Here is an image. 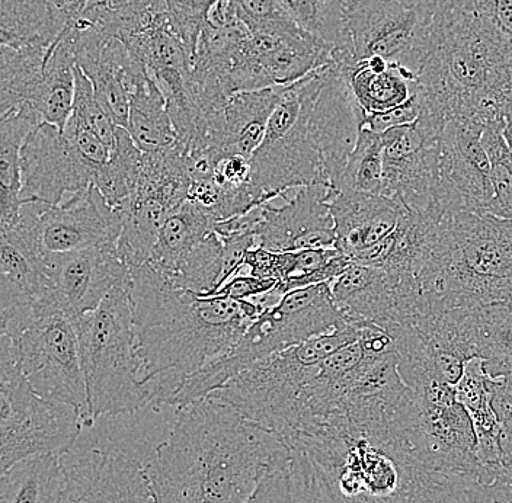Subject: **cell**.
<instances>
[{"mask_svg": "<svg viewBox=\"0 0 512 503\" xmlns=\"http://www.w3.org/2000/svg\"><path fill=\"white\" fill-rule=\"evenodd\" d=\"M35 233L43 255L117 246L123 223L96 187L72 195L60 205L32 201Z\"/></svg>", "mask_w": 512, "mask_h": 503, "instance_id": "cell-20", "label": "cell"}, {"mask_svg": "<svg viewBox=\"0 0 512 503\" xmlns=\"http://www.w3.org/2000/svg\"><path fill=\"white\" fill-rule=\"evenodd\" d=\"M328 185H309L294 191L293 197L261 205V217L254 235L259 248L296 252L335 248V221L328 205Z\"/></svg>", "mask_w": 512, "mask_h": 503, "instance_id": "cell-22", "label": "cell"}, {"mask_svg": "<svg viewBox=\"0 0 512 503\" xmlns=\"http://www.w3.org/2000/svg\"><path fill=\"white\" fill-rule=\"evenodd\" d=\"M418 281L427 313L511 301L512 220L446 214L432 233Z\"/></svg>", "mask_w": 512, "mask_h": 503, "instance_id": "cell-5", "label": "cell"}, {"mask_svg": "<svg viewBox=\"0 0 512 503\" xmlns=\"http://www.w3.org/2000/svg\"><path fill=\"white\" fill-rule=\"evenodd\" d=\"M437 0H357L347 11L354 62L380 57L418 80Z\"/></svg>", "mask_w": 512, "mask_h": 503, "instance_id": "cell-16", "label": "cell"}, {"mask_svg": "<svg viewBox=\"0 0 512 503\" xmlns=\"http://www.w3.org/2000/svg\"><path fill=\"white\" fill-rule=\"evenodd\" d=\"M249 32H270L291 18L278 0H229Z\"/></svg>", "mask_w": 512, "mask_h": 503, "instance_id": "cell-41", "label": "cell"}, {"mask_svg": "<svg viewBox=\"0 0 512 503\" xmlns=\"http://www.w3.org/2000/svg\"><path fill=\"white\" fill-rule=\"evenodd\" d=\"M70 22L64 0H0L2 46L51 47Z\"/></svg>", "mask_w": 512, "mask_h": 503, "instance_id": "cell-29", "label": "cell"}, {"mask_svg": "<svg viewBox=\"0 0 512 503\" xmlns=\"http://www.w3.org/2000/svg\"><path fill=\"white\" fill-rule=\"evenodd\" d=\"M329 66L281 88L267 133L251 159L261 205L309 185L331 187L316 126V104Z\"/></svg>", "mask_w": 512, "mask_h": 503, "instance_id": "cell-8", "label": "cell"}, {"mask_svg": "<svg viewBox=\"0 0 512 503\" xmlns=\"http://www.w3.org/2000/svg\"><path fill=\"white\" fill-rule=\"evenodd\" d=\"M211 214L187 201L169 214L147 264L171 281L188 255L216 229Z\"/></svg>", "mask_w": 512, "mask_h": 503, "instance_id": "cell-31", "label": "cell"}, {"mask_svg": "<svg viewBox=\"0 0 512 503\" xmlns=\"http://www.w3.org/2000/svg\"><path fill=\"white\" fill-rule=\"evenodd\" d=\"M126 130L143 153L165 152L179 143L165 98L150 78L131 94Z\"/></svg>", "mask_w": 512, "mask_h": 503, "instance_id": "cell-32", "label": "cell"}, {"mask_svg": "<svg viewBox=\"0 0 512 503\" xmlns=\"http://www.w3.org/2000/svg\"><path fill=\"white\" fill-rule=\"evenodd\" d=\"M277 284V281L262 280L254 275L246 274L245 271H240L238 275L223 284L219 290L208 294H198V296L220 300H251L254 297L262 296V294L270 293L277 287Z\"/></svg>", "mask_w": 512, "mask_h": 503, "instance_id": "cell-44", "label": "cell"}, {"mask_svg": "<svg viewBox=\"0 0 512 503\" xmlns=\"http://www.w3.org/2000/svg\"><path fill=\"white\" fill-rule=\"evenodd\" d=\"M219 0H166L165 16L169 27L194 59L201 32L208 24V14Z\"/></svg>", "mask_w": 512, "mask_h": 503, "instance_id": "cell-40", "label": "cell"}, {"mask_svg": "<svg viewBox=\"0 0 512 503\" xmlns=\"http://www.w3.org/2000/svg\"><path fill=\"white\" fill-rule=\"evenodd\" d=\"M194 172V159L179 143L165 152L143 153L136 188L117 208L123 223L117 249L128 268L150 261L163 223L187 203Z\"/></svg>", "mask_w": 512, "mask_h": 503, "instance_id": "cell-15", "label": "cell"}, {"mask_svg": "<svg viewBox=\"0 0 512 503\" xmlns=\"http://www.w3.org/2000/svg\"><path fill=\"white\" fill-rule=\"evenodd\" d=\"M70 118L80 126L88 128L111 150H114L118 126L96 98L94 85L78 64L75 70V102H73Z\"/></svg>", "mask_w": 512, "mask_h": 503, "instance_id": "cell-39", "label": "cell"}, {"mask_svg": "<svg viewBox=\"0 0 512 503\" xmlns=\"http://www.w3.org/2000/svg\"><path fill=\"white\" fill-rule=\"evenodd\" d=\"M491 383L485 361L473 358L464 365L463 376L454 387L475 426L480 461L498 479L505 473V454L501 424L492 406Z\"/></svg>", "mask_w": 512, "mask_h": 503, "instance_id": "cell-27", "label": "cell"}, {"mask_svg": "<svg viewBox=\"0 0 512 503\" xmlns=\"http://www.w3.org/2000/svg\"><path fill=\"white\" fill-rule=\"evenodd\" d=\"M143 152L134 144L126 128H117V142L110 162L99 175L95 187L117 210L133 194L142 169Z\"/></svg>", "mask_w": 512, "mask_h": 503, "instance_id": "cell-36", "label": "cell"}, {"mask_svg": "<svg viewBox=\"0 0 512 503\" xmlns=\"http://www.w3.org/2000/svg\"><path fill=\"white\" fill-rule=\"evenodd\" d=\"M338 249H307V251L280 252L254 248L246 253L245 272L262 280L277 283L293 275L310 274L325 267L338 255Z\"/></svg>", "mask_w": 512, "mask_h": 503, "instance_id": "cell-37", "label": "cell"}, {"mask_svg": "<svg viewBox=\"0 0 512 503\" xmlns=\"http://www.w3.org/2000/svg\"><path fill=\"white\" fill-rule=\"evenodd\" d=\"M163 438L117 432L98 424L83 429L59 457L56 503H155L144 466Z\"/></svg>", "mask_w": 512, "mask_h": 503, "instance_id": "cell-10", "label": "cell"}, {"mask_svg": "<svg viewBox=\"0 0 512 503\" xmlns=\"http://www.w3.org/2000/svg\"><path fill=\"white\" fill-rule=\"evenodd\" d=\"M427 345L441 376L456 386L464 365L478 357L475 309L430 312L411 323Z\"/></svg>", "mask_w": 512, "mask_h": 503, "instance_id": "cell-26", "label": "cell"}, {"mask_svg": "<svg viewBox=\"0 0 512 503\" xmlns=\"http://www.w3.org/2000/svg\"><path fill=\"white\" fill-rule=\"evenodd\" d=\"M22 201L60 205L72 195L95 187L98 168L78 144L53 124L41 123L21 150Z\"/></svg>", "mask_w": 512, "mask_h": 503, "instance_id": "cell-18", "label": "cell"}, {"mask_svg": "<svg viewBox=\"0 0 512 503\" xmlns=\"http://www.w3.org/2000/svg\"><path fill=\"white\" fill-rule=\"evenodd\" d=\"M418 123L443 136L450 121L504 123L512 102V44L485 24L473 0H437L418 78Z\"/></svg>", "mask_w": 512, "mask_h": 503, "instance_id": "cell-4", "label": "cell"}, {"mask_svg": "<svg viewBox=\"0 0 512 503\" xmlns=\"http://www.w3.org/2000/svg\"><path fill=\"white\" fill-rule=\"evenodd\" d=\"M288 461L278 435L208 396L175 409L144 472L155 503H246L265 470Z\"/></svg>", "mask_w": 512, "mask_h": 503, "instance_id": "cell-2", "label": "cell"}, {"mask_svg": "<svg viewBox=\"0 0 512 503\" xmlns=\"http://www.w3.org/2000/svg\"><path fill=\"white\" fill-rule=\"evenodd\" d=\"M60 476L59 457L25 458L2 473L0 503H56Z\"/></svg>", "mask_w": 512, "mask_h": 503, "instance_id": "cell-33", "label": "cell"}, {"mask_svg": "<svg viewBox=\"0 0 512 503\" xmlns=\"http://www.w3.org/2000/svg\"><path fill=\"white\" fill-rule=\"evenodd\" d=\"M350 323L335 304L331 283L291 291L256 317L232 349L188 377L169 406L181 409L200 402L256 362Z\"/></svg>", "mask_w": 512, "mask_h": 503, "instance_id": "cell-6", "label": "cell"}, {"mask_svg": "<svg viewBox=\"0 0 512 503\" xmlns=\"http://www.w3.org/2000/svg\"><path fill=\"white\" fill-rule=\"evenodd\" d=\"M467 493L473 503H512V479L505 470L494 482H470Z\"/></svg>", "mask_w": 512, "mask_h": 503, "instance_id": "cell-48", "label": "cell"}, {"mask_svg": "<svg viewBox=\"0 0 512 503\" xmlns=\"http://www.w3.org/2000/svg\"><path fill=\"white\" fill-rule=\"evenodd\" d=\"M485 24L512 44V0H473Z\"/></svg>", "mask_w": 512, "mask_h": 503, "instance_id": "cell-47", "label": "cell"}, {"mask_svg": "<svg viewBox=\"0 0 512 503\" xmlns=\"http://www.w3.org/2000/svg\"><path fill=\"white\" fill-rule=\"evenodd\" d=\"M492 406L502 428L505 461L512 457V373L492 378Z\"/></svg>", "mask_w": 512, "mask_h": 503, "instance_id": "cell-43", "label": "cell"}, {"mask_svg": "<svg viewBox=\"0 0 512 503\" xmlns=\"http://www.w3.org/2000/svg\"><path fill=\"white\" fill-rule=\"evenodd\" d=\"M478 121H450L441 136L438 197L444 214L472 211L492 214V165Z\"/></svg>", "mask_w": 512, "mask_h": 503, "instance_id": "cell-19", "label": "cell"}, {"mask_svg": "<svg viewBox=\"0 0 512 503\" xmlns=\"http://www.w3.org/2000/svg\"><path fill=\"white\" fill-rule=\"evenodd\" d=\"M328 205L335 221V249L351 261L389 236L405 208L384 195L332 188Z\"/></svg>", "mask_w": 512, "mask_h": 503, "instance_id": "cell-25", "label": "cell"}, {"mask_svg": "<svg viewBox=\"0 0 512 503\" xmlns=\"http://www.w3.org/2000/svg\"><path fill=\"white\" fill-rule=\"evenodd\" d=\"M342 2V5L345 6V9H350L352 5H354L355 2H357V0H341Z\"/></svg>", "mask_w": 512, "mask_h": 503, "instance_id": "cell-50", "label": "cell"}, {"mask_svg": "<svg viewBox=\"0 0 512 503\" xmlns=\"http://www.w3.org/2000/svg\"><path fill=\"white\" fill-rule=\"evenodd\" d=\"M76 57L64 34L51 47L2 46L0 114L22 108L64 131L75 102Z\"/></svg>", "mask_w": 512, "mask_h": 503, "instance_id": "cell-14", "label": "cell"}, {"mask_svg": "<svg viewBox=\"0 0 512 503\" xmlns=\"http://www.w3.org/2000/svg\"><path fill=\"white\" fill-rule=\"evenodd\" d=\"M332 297L350 322H368L387 333L409 325L398 280L382 268L351 264L331 283Z\"/></svg>", "mask_w": 512, "mask_h": 503, "instance_id": "cell-24", "label": "cell"}, {"mask_svg": "<svg viewBox=\"0 0 512 503\" xmlns=\"http://www.w3.org/2000/svg\"><path fill=\"white\" fill-rule=\"evenodd\" d=\"M360 336V325L351 322L256 362L210 396L286 442L296 428L300 396L318 374L319 365L334 352L354 344Z\"/></svg>", "mask_w": 512, "mask_h": 503, "instance_id": "cell-9", "label": "cell"}, {"mask_svg": "<svg viewBox=\"0 0 512 503\" xmlns=\"http://www.w3.org/2000/svg\"><path fill=\"white\" fill-rule=\"evenodd\" d=\"M398 416L416 456L432 473L476 483L496 479L480 461L478 435L456 387L443 377L411 384L400 400Z\"/></svg>", "mask_w": 512, "mask_h": 503, "instance_id": "cell-11", "label": "cell"}, {"mask_svg": "<svg viewBox=\"0 0 512 503\" xmlns=\"http://www.w3.org/2000/svg\"><path fill=\"white\" fill-rule=\"evenodd\" d=\"M85 429L82 413L32 389L0 339V473L37 456L62 457Z\"/></svg>", "mask_w": 512, "mask_h": 503, "instance_id": "cell-12", "label": "cell"}, {"mask_svg": "<svg viewBox=\"0 0 512 503\" xmlns=\"http://www.w3.org/2000/svg\"><path fill=\"white\" fill-rule=\"evenodd\" d=\"M400 400L345 403L291 438V503H412L443 477L416 456L399 422Z\"/></svg>", "mask_w": 512, "mask_h": 503, "instance_id": "cell-1", "label": "cell"}, {"mask_svg": "<svg viewBox=\"0 0 512 503\" xmlns=\"http://www.w3.org/2000/svg\"><path fill=\"white\" fill-rule=\"evenodd\" d=\"M246 503H291L290 461L265 470Z\"/></svg>", "mask_w": 512, "mask_h": 503, "instance_id": "cell-42", "label": "cell"}, {"mask_svg": "<svg viewBox=\"0 0 512 503\" xmlns=\"http://www.w3.org/2000/svg\"><path fill=\"white\" fill-rule=\"evenodd\" d=\"M478 357L492 378L512 373V301L475 309Z\"/></svg>", "mask_w": 512, "mask_h": 503, "instance_id": "cell-34", "label": "cell"}, {"mask_svg": "<svg viewBox=\"0 0 512 503\" xmlns=\"http://www.w3.org/2000/svg\"><path fill=\"white\" fill-rule=\"evenodd\" d=\"M505 470H507L508 476H510L512 479V457L505 461Z\"/></svg>", "mask_w": 512, "mask_h": 503, "instance_id": "cell-49", "label": "cell"}, {"mask_svg": "<svg viewBox=\"0 0 512 503\" xmlns=\"http://www.w3.org/2000/svg\"><path fill=\"white\" fill-rule=\"evenodd\" d=\"M0 117V230L18 223L22 201L21 150L28 134L41 124L31 111L12 108Z\"/></svg>", "mask_w": 512, "mask_h": 503, "instance_id": "cell-30", "label": "cell"}, {"mask_svg": "<svg viewBox=\"0 0 512 503\" xmlns=\"http://www.w3.org/2000/svg\"><path fill=\"white\" fill-rule=\"evenodd\" d=\"M383 169L382 134L360 128L357 143L331 188L382 195Z\"/></svg>", "mask_w": 512, "mask_h": 503, "instance_id": "cell-35", "label": "cell"}, {"mask_svg": "<svg viewBox=\"0 0 512 503\" xmlns=\"http://www.w3.org/2000/svg\"><path fill=\"white\" fill-rule=\"evenodd\" d=\"M136 352L152 408L171 405L181 384L226 354L261 315L254 300L200 297L176 288L156 269H131Z\"/></svg>", "mask_w": 512, "mask_h": 503, "instance_id": "cell-3", "label": "cell"}, {"mask_svg": "<svg viewBox=\"0 0 512 503\" xmlns=\"http://www.w3.org/2000/svg\"><path fill=\"white\" fill-rule=\"evenodd\" d=\"M472 480L459 476H443L422 490L412 503H473L467 493Z\"/></svg>", "mask_w": 512, "mask_h": 503, "instance_id": "cell-45", "label": "cell"}, {"mask_svg": "<svg viewBox=\"0 0 512 503\" xmlns=\"http://www.w3.org/2000/svg\"><path fill=\"white\" fill-rule=\"evenodd\" d=\"M338 69L347 80L361 115L395 110L411 101L418 91V80L380 57L342 64Z\"/></svg>", "mask_w": 512, "mask_h": 503, "instance_id": "cell-28", "label": "cell"}, {"mask_svg": "<svg viewBox=\"0 0 512 503\" xmlns=\"http://www.w3.org/2000/svg\"><path fill=\"white\" fill-rule=\"evenodd\" d=\"M281 88L275 86L229 96L204 118L188 155L206 159L210 165L229 155L252 159L267 133L272 111L280 101Z\"/></svg>", "mask_w": 512, "mask_h": 503, "instance_id": "cell-21", "label": "cell"}, {"mask_svg": "<svg viewBox=\"0 0 512 503\" xmlns=\"http://www.w3.org/2000/svg\"><path fill=\"white\" fill-rule=\"evenodd\" d=\"M419 115H421V105H419L418 94H416L411 101L395 110L383 112V114L361 115V128L367 127L374 133L383 134L392 128L416 123Z\"/></svg>", "mask_w": 512, "mask_h": 503, "instance_id": "cell-46", "label": "cell"}, {"mask_svg": "<svg viewBox=\"0 0 512 503\" xmlns=\"http://www.w3.org/2000/svg\"><path fill=\"white\" fill-rule=\"evenodd\" d=\"M504 124L495 123L486 127L482 143L492 165L495 194L492 214L512 220V152L504 137Z\"/></svg>", "mask_w": 512, "mask_h": 503, "instance_id": "cell-38", "label": "cell"}, {"mask_svg": "<svg viewBox=\"0 0 512 503\" xmlns=\"http://www.w3.org/2000/svg\"><path fill=\"white\" fill-rule=\"evenodd\" d=\"M0 339L11 346L35 393L78 409L85 428L94 425L75 319L57 307H44L21 331L12 336L0 335Z\"/></svg>", "mask_w": 512, "mask_h": 503, "instance_id": "cell-13", "label": "cell"}, {"mask_svg": "<svg viewBox=\"0 0 512 503\" xmlns=\"http://www.w3.org/2000/svg\"><path fill=\"white\" fill-rule=\"evenodd\" d=\"M512 301V300H511Z\"/></svg>", "mask_w": 512, "mask_h": 503, "instance_id": "cell-51", "label": "cell"}, {"mask_svg": "<svg viewBox=\"0 0 512 503\" xmlns=\"http://www.w3.org/2000/svg\"><path fill=\"white\" fill-rule=\"evenodd\" d=\"M44 264L60 307L75 320L94 312L114 288H128L131 281V269L117 246L48 253Z\"/></svg>", "mask_w": 512, "mask_h": 503, "instance_id": "cell-23", "label": "cell"}, {"mask_svg": "<svg viewBox=\"0 0 512 503\" xmlns=\"http://www.w3.org/2000/svg\"><path fill=\"white\" fill-rule=\"evenodd\" d=\"M382 140V195L418 216L443 219L446 214L438 197L441 137L432 136L416 121L386 131Z\"/></svg>", "mask_w": 512, "mask_h": 503, "instance_id": "cell-17", "label": "cell"}, {"mask_svg": "<svg viewBox=\"0 0 512 503\" xmlns=\"http://www.w3.org/2000/svg\"><path fill=\"white\" fill-rule=\"evenodd\" d=\"M76 329L92 422L150 408L128 288H114L98 309L76 320Z\"/></svg>", "mask_w": 512, "mask_h": 503, "instance_id": "cell-7", "label": "cell"}]
</instances>
